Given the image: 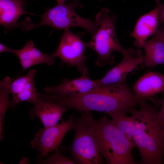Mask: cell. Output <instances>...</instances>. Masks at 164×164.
<instances>
[{"label":"cell","instance_id":"obj_1","mask_svg":"<svg viewBox=\"0 0 164 164\" xmlns=\"http://www.w3.org/2000/svg\"><path fill=\"white\" fill-rule=\"evenodd\" d=\"M126 80L100 85L85 93L65 97L54 94L50 96L55 102L68 110L94 111L109 115H126L135 108L138 101Z\"/></svg>","mask_w":164,"mask_h":164},{"label":"cell","instance_id":"obj_2","mask_svg":"<svg viewBox=\"0 0 164 164\" xmlns=\"http://www.w3.org/2000/svg\"><path fill=\"white\" fill-rule=\"evenodd\" d=\"M138 110L130 113L135 118L132 139L143 164L163 163L164 152V125L158 116V111L147 101L138 102Z\"/></svg>","mask_w":164,"mask_h":164},{"label":"cell","instance_id":"obj_3","mask_svg":"<svg viewBox=\"0 0 164 164\" xmlns=\"http://www.w3.org/2000/svg\"><path fill=\"white\" fill-rule=\"evenodd\" d=\"M95 135L103 156L109 164H137L132 151L135 145L106 115L94 118L90 111H79Z\"/></svg>","mask_w":164,"mask_h":164},{"label":"cell","instance_id":"obj_4","mask_svg":"<svg viewBox=\"0 0 164 164\" xmlns=\"http://www.w3.org/2000/svg\"><path fill=\"white\" fill-rule=\"evenodd\" d=\"M108 9L103 8L97 14L95 21L99 25L98 28L91 40L87 43V48L97 53L95 64L101 67L114 64L113 52L118 51L125 55L129 51V48L125 49L119 42L115 30L116 16L110 15Z\"/></svg>","mask_w":164,"mask_h":164},{"label":"cell","instance_id":"obj_5","mask_svg":"<svg viewBox=\"0 0 164 164\" xmlns=\"http://www.w3.org/2000/svg\"><path fill=\"white\" fill-rule=\"evenodd\" d=\"M83 7V4L78 2L57 4L47 9L45 12L40 15L41 20L38 23H32L28 17L25 19L22 22V28L29 31L45 25L60 30L79 27L83 28L92 36L97 31L98 24L96 21L94 22L90 19L81 17L75 12V9Z\"/></svg>","mask_w":164,"mask_h":164},{"label":"cell","instance_id":"obj_6","mask_svg":"<svg viewBox=\"0 0 164 164\" xmlns=\"http://www.w3.org/2000/svg\"><path fill=\"white\" fill-rule=\"evenodd\" d=\"M75 122V132L70 152L76 163L101 164L104 158L97 138L83 114Z\"/></svg>","mask_w":164,"mask_h":164},{"label":"cell","instance_id":"obj_7","mask_svg":"<svg viewBox=\"0 0 164 164\" xmlns=\"http://www.w3.org/2000/svg\"><path fill=\"white\" fill-rule=\"evenodd\" d=\"M87 48V43L83 42L79 35L67 29L64 30L58 47L52 54L60 58L63 63L75 66L82 75L89 77L84 55Z\"/></svg>","mask_w":164,"mask_h":164},{"label":"cell","instance_id":"obj_8","mask_svg":"<svg viewBox=\"0 0 164 164\" xmlns=\"http://www.w3.org/2000/svg\"><path fill=\"white\" fill-rule=\"evenodd\" d=\"M74 118L73 115L71 114L68 119L60 124L44 127L38 130L30 144L32 148L37 151L38 159L46 157L50 152L58 148L66 133L74 129Z\"/></svg>","mask_w":164,"mask_h":164},{"label":"cell","instance_id":"obj_9","mask_svg":"<svg viewBox=\"0 0 164 164\" xmlns=\"http://www.w3.org/2000/svg\"><path fill=\"white\" fill-rule=\"evenodd\" d=\"M33 106L29 110V115L31 119L37 117L44 127L58 124L64 114L68 110L55 102L48 93H38Z\"/></svg>","mask_w":164,"mask_h":164},{"label":"cell","instance_id":"obj_10","mask_svg":"<svg viewBox=\"0 0 164 164\" xmlns=\"http://www.w3.org/2000/svg\"><path fill=\"white\" fill-rule=\"evenodd\" d=\"M129 49L128 54L123 55L120 62L109 70L102 79L96 80L97 86L126 80L129 73L143 63L144 56L141 50Z\"/></svg>","mask_w":164,"mask_h":164},{"label":"cell","instance_id":"obj_11","mask_svg":"<svg viewBox=\"0 0 164 164\" xmlns=\"http://www.w3.org/2000/svg\"><path fill=\"white\" fill-rule=\"evenodd\" d=\"M36 72V69H32L26 75L19 77L12 81L11 91L12 97L10 108L13 109L20 102H27L33 104L36 101L38 93L34 79Z\"/></svg>","mask_w":164,"mask_h":164},{"label":"cell","instance_id":"obj_12","mask_svg":"<svg viewBox=\"0 0 164 164\" xmlns=\"http://www.w3.org/2000/svg\"><path fill=\"white\" fill-rule=\"evenodd\" d=\"M132 89L138 102L147 101L156 94L164 92V74L148 72L136 81Z\"/></svg>","mask_w":164,"mask_h":164},{"label":"cell","instance_id":"obj_13","mask_svg":"<svg viewBox=\"0 0 164 164\" xmlns=\"http://www.w3.org/2000/svg\"><path fill=\"white\" fill-rule=\"evenodd\" d=\"M96 87V80L90 79L89 77L82 75L72 80L64 79L58 85L46 86L43 91L45 93L56 94L65 97L87 92Z\"/></svg>","mask_w":164,"mask_h":164},{"label":"cell","instance_id":"obj_14","mask_svg":"<svg viewBox=\"0 0 164 164\" xmlns=\"http://www.w3.org/2000/svg\"><path fill=\"white\" fill-rule=\"evenodd\" d=\"M159 8L156 5L153 10L138 19L131 34L137 47H142L147 39L155 33L159 26Z\"/></svg>","mask_w":164,"mask_h":164},{"label":"cell","instance_id":"obj_15","mask_svg":"<svg viewBox=\"0 0 164 164\" xmlns=\"http://www.w3.org/2000/svg\"><path fill=\"white\" fill-rule=\"evenodd\" d=\"M23 0H0V24L6 31L21 26L18 20L24 14L35 15L26 11Z\"/></svg>","mask_w":164,"mask_h":164},{"label":"cell","instance_id":"obj_16","mask_svg":"<svg viewBox=\"0 0 164 164\" xmlns=\"http://www.w3.org/2000/svg\"><path fill=\"white\" fill-rule=\"evenodd\" d=\"M14 54L19 60L22 71L35 65L46 64L52 65L55 57L52 54L48 55L43 53L35 47L31 40L28 41L24 46L20 49H15Z\"/></svg>","mask_w":164,"mask_h":164},{"label":"cell","instance_id":"obj_17","mask_svg":"<svg viewBox=\"0 0 164 164\" xmlns=\"http://www.w3.org/2000/svg\"><path fill=\"white\" fill-rule=\"evenodd\" d=\"M142 47L145 52L144 67L154 68L164 64V44L160 39L153 36L145 42Z\"/></svg>","mask_w":164,"mask_h":164},{"label":"cell","instance_id":"obj_18","mask_svg":"<svg viewBox=\"0 0 164 164\" xmlns=\"http://www.w3.org/2000/svg\"><path fill=\"white\" fill-rule=\"evenodd\" d=\"M12 81L10 77L7 76L0 82V140L4 138L3 123L6 111L10 108V101L9 95L11 93Z\"/></svg>","mask_w":164,"mask_h":164},{"label":"cell","instance_id":"obj_19","mask_svg":"<svg viewBox=\"0 0 164 164\" xmlns=\"http://www.w3.org/2000/svg\"><path fill=\"white\" fill-rule=\"evenodd\" d=\"M113 122L117 127L127 137L131 139L135 124V118L134 115H109Z\"/></svg>","mask_w":164,"mask_h":164},{"label":"cell","instance_id":"obj_20","mask_svg":"<svg viewBox=\"0 0 164 164\" xmlns=\"http://www.w3.org/2000/svg\"><path fill=\"white\" fill-rule=\"evenodd\" d=\"M55 153L44 159L43 158L39 159L36 161L38 164H75L76 162L71 159L62 154L58 149Z\"/></svg>","mask_w":164,"mask_h":164},{"label":"cell","instance_id":"obj_21","mask_svg":"<svg viewBox=\"0 0 164 164\" xmlns=\"http://www.w3.org/2000/svg\"><path fill=\"white\" fill-rule=\"evenodd\" d=\"M155 1L159 9V25L164 24V4L161 3L160 0H155Z\"/></svg>","mask_w":164,"mask_h":164},{"label":"cell","instance_id":"obj_22","mask_svg":"<svg viewBox=\"0 0 164 164\" xmlns=\"http://www.w3.org/2000/svg\"><path fill=\"white\" fill-rule=\"evenodd\" d=\"M160 25L153 36L160 39L164 44V24Z\"/></svg>","mask_w":164,"mask_h":164},{"label":"cell","instance_id":"obj_23","mask_svg":"<svg viewBox=\"0 0 164 164\" xmlns=\"http://www.w3.org/2000/svg\"><path fill=\"white\" fill-rule=\"evenodd\" d=\"M15 49L9 48L6 46L0 43V53L4 52H9L14 54Z\"/></svg>","mask_w":164,"mask_h":164},{"label":"cell","instance_id":"obj_24","mask_svg":"<svg viewBox=\"0 0 164 164\" xmlns=\"http://www.w3.org/2000/svg\"><path fill=\"white\" fill-rule=\"evenodd\" d=\"M158 116L161 122L164 125V98L163 100L161 108L159 111H158Z\"/></svg>","mask_w":164,"mask_h":164},{"label":"cell","instance_id":"obj_25","mask_svg":"<svg viewBox=\"0 0 164 164\" xmlns=\"http://www.w3.org/2000/svg\"><path fill=\"white\" fill-rule=\"evenodd\" d=\"M67 0H56L57 4H61L65 3V1ZM74 2H78L79 0H71Z\"/></svg>","mask_w":164,"mask_h":164}]
</instances>
